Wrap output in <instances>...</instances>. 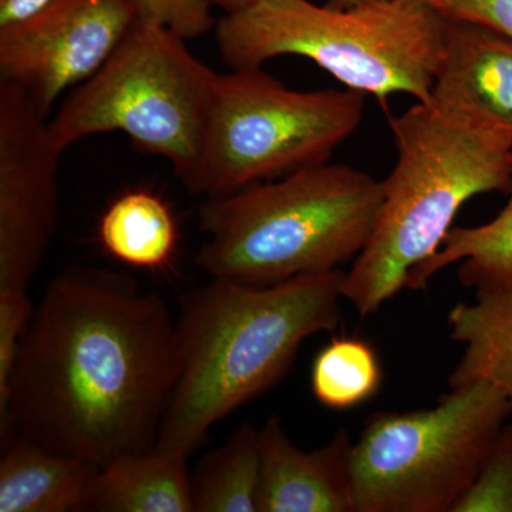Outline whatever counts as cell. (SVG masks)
Wrapping results in <instances>:
<instances>
[{
	"label": "cell",
	"instance_id": "6da1fadb",
	"mask_svg": "<svg viewBox=\"0 0 512 512\" xmlns=\"http://www.w3.org/2000/svg\"><path fill=\"white\" fill-rule=\"evenodd\" d=\"M177 376L163 296L119 272L70 266L47 284L20 342L2 434L99 467L148 453Z\"/></svg>",
	"mask_w": 512,
	"mask_h": 512
},
{
	"label": "cell",
	"instance_id": "7a4b0ae2",
	"mask_svg": "<svg viewBox=\"0 0 512 512\" xmlns=\"http://www.w3.org/2000/svg\"><path fill=\"white\" fill-rule=\"evenodd\" d=\"M342 269L266 288L212 278L175 319L178 376L154 451L190 458L208 431L284 377L303 342L342 322Z\"/></svg>",
	"mask_w": 512,
	"mask_h": 512
},
{
	"label": "cell",
	"instance_id": "3957f363",
	"mask_svg": "<svg viewBox=\"0 0 512 512\" xmlns=\"http://www.w3.org/2000/svg\"><path fill=\"white\" fill-rule=\"evenodd\" d=\"M397 161L375 231L343 282L362 318L406 288L436 254L460 208L511 184L512 137L460 107L419 103L390 119Z\"/></svg>",
	"mask_w": 512,
	"mask_h": 512
},
{
	"label": "cell",
	"instance_id": "277c9868",
	"mask_svg": "<svg viewBox=\"0 0 512 512\" xmlns=\"http://www.w3.org/2000/svg\"><path fill=\"white\" fill-rule=\"evenodd\" d=\"M383 197V181L366 171L323 163L207 198L195 264L256 288L335 271L365 249Z\"/></svg>",
	"mask_w": 512,
	"mask_h": 512
},
{
	"label": "cell",
	"instance_id": "5b68a950",
	"mask_svg": "<svg viewBox=\"0 0 512 512\" xmlns=\"http://www.w3.org/2000/svg\"><path fill=\"white\" fill-rule=\"evenodd\" d=\"M448 22L447 15L417 0H376L346 9L311 0H261L222 15L215 37L229 70L301 56L382 103L399 93L429 103Z\"/></svg>",
	"mask_w": 512,
	"mask_h": 512
},
{
	"label": "cell",
	"instance_id": "8992f818",
	"mask_svg": "<svg viewBox=\"0 0 512 512\" xmlns=\"http://www.w3.org/2000/svg\"><path fill=\"white\" fill-rule=\"evenodd\" d=\"M188 40L154 20L137 18L99 72L74 87L49 119L64 154L83 138L126 134L164 158L185 184L200 161L218 76L192 55Z\"/></svg>",
	"mask_w": 512,
	"mask_h": 512
},
{
	"label": "cell",
	"instance_id": "52a82bcc",
	"mask_svg": "<svg viewBox=\"0 0 512 512\" xmlns=\"http://www.w3.org/2000/svg\"><path fill=\"white\" fill-rule=\"evenodd\" d=\"M366 94L298 92L262 67L218 76L200 161L184 184L207 198L328 163L362 123Z\"/></svg>",
	"mask_w": 512,
	"mask_h": 512
},
{
	"label": "cell",
	"instance_id": "ba28073f",
	"mask_svg": "<svg viewBox=\"0 0 512 512\" xmlns=\"http://www.w3.org/2000/svg\"><path fill=\"white\" fill-rule=\"evenodd\" d=\"M512 417L487 383L451 389L419 412L367 417L352 448L353 512H451Z\"/></svg>",
	"mask_w": 512,
	"mask_h": 512
},
{
	"label": "cell",
	"instance_id": "9c48e42d",
	"mask_svg": "<svg viewBox=\"0 0 512 512\" xmlns=\"http://www.w3.org/2000/svg\"><path fill=\"white\" fill-rule=\"evenodd\" d=\"M47 114L0 82V292H28L59 222V161Z\"/></svg>",
	"mask_w": 512,
	"mask_h": 512
},
{
	"label": "cell",
	"instance_id": "30bf717a",
	"mask_svg": "<svg viewBox=\"0 0 512 512\" xmlns=\"http://www.w3.org/2000/svg\"><path fill=\"white\" fill-rule=\"evenodd\" d=\"M137 18L128 0H49L0 25V82L50 117L63 93L99 72Z\"/></svg>",
	"mask_w": 512,
	"mask_h": 512
},
{
	"label": "cell",
	"instance_id": "8fae6325",
	"mask_svg": "<svg viewBox=\"0 0 512 512\" xmlns=\"http://www.w3.org/2000/svg\"><path fill=\"white\" fill-rule=\"evenodd\" d=\"M262 454L259 512H353L352 448L340 429L325 446H296L278 416L259 427Z\"/></svg>",
	"mask_w": 512,
	"mask_h": 512
},
{
	"label": "cell",
	"instance_id": "7c38bea8",
	"mask_svg": "<svg viewBox=\"0 0 512 512\" xmlns=\"http://www.w3.org/2000/svg\"><path fill=\"white\" fill-rule=\"evenodd\" d=\"M430 101L477 114L512 137V36L450 18Z\"/></svg>",
	"mask_w": 512,
	"mask_h": 512
},
{
	"label": "cell",
	"instance_id": "4fadbf2b",
	"mask_svg": "<svg viewBox=\"0 0 512 512\" xmlns=\"http://www.w3.org/2000/svg\"><path fill=\"white\" fill-rule=\"evenodd\" d=\"M100 467L13 436L0 461V512H83Z\"/></svg>",
	"mask_w": 512,
	"mask_h": 512
},
{
	"label": "cell",
	"instance_id": "5bb4252c",
	"mask_svg": "<svg viewBox=\"0 0 512 512\" xmlns=\"http://www.w3.org/2000/svg\"><path fill=\"white\" fill-rule=\"evenodd\" d=\"M476 302L457 303L448 313L451 339L463 356L451 373V389L487 383L503 393L512 410V278L474 286Z\"/></svg>",
	"mask_w": 512,
	"mask_h": 512
},
{
	"label": "cell",
	"instance_id": "9a60e30c",
	"mask_svg": "<svg viewBox=\"0 0 512 512\" xmlns=\"http://www.w3.org/2000/svg\"><path fill=\"white\" fill-rule=\"evenodd\" d=\"M84 511L192 512L188 457L128 454L100 467Z\"/></svg>",
	"mask_w": 512,
	"mask_h": 512
},
{
	"label": "cell",
	"instance_id": "2e32d148",
	"mask_svg": "<svg viewBox=\"0 0 512 512\" xmlns=\"http://www.w3.org/2000/svg\"><path fill=\"white\" fill-rule=\"evenodd\" d=\"M259 429L245 420L191 470L192 512H259Z\"/></svg>",
	"mask_w": 512,
	"mask_h": 512
},
{
	"label": "cell",
	"instance_id": "e0dca14e",
	"mask_svg": "<svg viewBox=\"0 0 512 512\" xmlns=\"http://www.w3.org/2000/svg\"><path fill=\"white\" fill-rule=\"evenodd\" d=\"M99 239L107 254L123 264L160 269L170 262L177 247V222L158 195L128 191L101 215Z\"/></svg>",
	"mask_w": 512,
	"mask_h": 512
},
{
	"label": "cell",
	"instance_id": "ac0fdd59",
	"mask_svg": "<svg viewBox=\"0 0 512 512\" xmlns=\"http://www.w3.org/2000/svg\"><path fill=\"white\" fill-rule=\"evenodd\" d=\"M510 187V200L493 221L478 227L451 228L439 251L410 272L406 288L426 289L437 272L456 262H463L458 278L468 288L512 278V174Z\"/></svg>",
	"mask_w": 512,
	"mask_h": 512
},
{
	"label": "cell",
	"instance_id": "d6986e66",
	"mask_svg": "<svg viewBox=\"0 0 512 512\" xmlns=\"http://www.w3.org/2000/svg\"><path fill=\"white\" fill-rule=\"evenodd\" d=\"M311 382L313 396L323 406L352 409L379 390L382 369L365 340L333 338L316 356Z\"/></svg>",
	"mask_w": 512,
	"mask_h": 512
},
{
	"label": "cell",
	"instance_id": "ffe728a7",
	"mask_svg": "<svg viewBox=\"0 0 512 512\" xmlns=\"http://www.w3.org/2000/svg\"><path fill=\"white\" fill-rule=\"evenodd\" d=\"M451 512H512V423L500 431L476 480Z\"/></svg>",
	"mask_w": 512,
	"mask_h": 512
},
{
	"label": "cell",
	"instance_id": "44dd1931",
	"mask_svg": "<svg viewBox=\"0 0 512 512\" xmlns=\"http://www.w3.org/2000/svg\"><path fill=\"white\" fill-rule=\"evenodd\" d=\"M35 313L28 292H0V407L8 399L16 357Z\"/></svg>",
	"mask_w": 512,
	"mask_h": 512
},
{
	"label": "cell",
	"instance_id": "7402d4cb",
	"mask_svg": "<svg viewBox=\"0 0 512 512\" xmlns=\"http://www.w3.org/2000/svg\"><path fill=\"white\" fill-rule=\"evenodd\" d=\"M138 18L154 20L180 33L187 40L210 32L215 23L204 0H128Z\"/></svg>",
	"mask_w": 512,
	"mask_h": 512
},
{
	"label": "cell",
	"instance_id": "603a6c76",
	"mask_svg": "<svg viewBox=\"0 0 512 512\" xmlns=\"http://www.w3.org/2000/svg\"><path fill=\"white\" fill-rule=\"evenodd\" d=\"M448 16L512 36V0H451Z\"/></svg>",
	"mask_w": 512,
	"mask_h": 512
},
{
	"label": "cell",
	"instance_id": "cb8c5ba5",
	"mask_svg": "<svg viewBox=\"0 0 512 512\" xmlns=\"http://www.w3.org/2000/svg\"><path fill=\"white\" fill-rule=\"evenodd\" d=\"M49 0H0V25H8L35 12Z\"/></svg>",
	"mask_w": 512,
	"mask_h": 512
},
{
	"label": "cell",
	"instance_id": "d4e9b609",
	"mask_svg": "<svg viewBox=\"0 0 512 512\" xmlns=\"http://www.w3.org/2000/svg\"><path fill=\"white\" fill-rule=\"evenodd\" d=\"M210 8L220 9L224 15L241 12L261 2V0H204Z\"/></svg>",
	"mask_w": 512,
	"mask_h": 512
},
{
	"label": "cell",
	"instance_id": "484cf974",
	"mask_svg": "<svg viewBox=\"0 0 512 512\" xmlns=\"http://www.w3.org/2000/svg\"><path fill=\"white\" fill-rule=\"evenodd\" d=\"M417 2L426 3V5L439 10L444 15H450L451 0H417Z\"/></svg>",
	"mask_w": 512,
	"mask_h": 512
},
{
	"label": "cell",
	"instance_id": "4316f807",
	"mask_svg": "<svg viewBox=\"0 0 512 512\" xmlns=\"http://www.w3.org/2000/svg\"><path fill=\"white\" fill-rule=\"evenodd\" d=\"M369 2H376V0H328V5L333 6V8L346 9Z\"/></svg>",
	"mask_w": 512,
	"mask_h": 512
}]
</instances>
